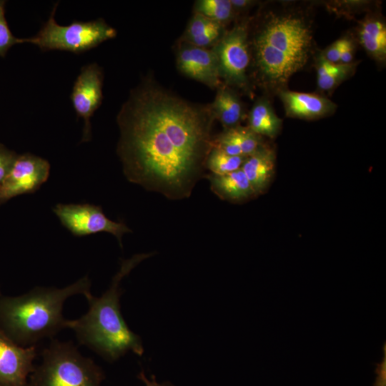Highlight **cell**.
<instances>
[{
    "instance_id": "20",
    "label": "cell",
    "mask_w": 386,
    "mask_h": 386,
    "mask_svg": "<svg viewBox=\"0 0 386 386\" xmlns=\"http://www.w3.org/2000/svg\"><path fill=\"white\" fill-rule=\"evenodd\" d=\"M355 64H334L320 54L317 64V86L322 91L335 89L355 71Z\"/></svg>"
},
{
    "instance_id": "11",
    "label": "cell",
    "mask_w": 386,
    "mask_h": 386,
    "mask_svg": "<svg viewBox=\"0 0 386 386\" xmlns=\"http://www.w3.org/2000/svg\"><path fill=\"white\" fill-rule=\"evenodd\" d=\"M37 355L36 345H19L0 328V386H28Z\"/></svg>"
},
{
    "instance_id": "8",
    "label": "cell",
    "mask_w": 386,
    "mask_h": 386,
    "mask_svg": "<svg viewBox=\"0 0 386 386\" xmlns=\"http://www.w3.org/2000/svg\"><path fill=\"white\" fill-rule=\"evenodd\" d=\"M53 212L61 224L76 237L107 232L116 237L122 247L123 234L132 232L124 222L107 218L100 206L88 203L57 204Z\"/></svg>"
},
{
    "instance_id": "27",
    "label": "cell",
    "mask_w": 386,
    "mask_h": 386,
    "mask_svg": "<svg viewBox=\"0 0 386 386\" xmlns=\"http://www.w3.org/2000/svg\"><path fill=\"white\" fill-rule=\"evenodd\" d=\"M345 41V38H342L335 41L325 49L322 55L325 59L331 63H339Z\"/></svg>"
},
{
    "instance_id": "14",
    "label": "cell",
    "mask_w": 386,
    "mask_h": 386,
    "mask_svg": "<svg viewBox=\"0 0 386 386\" xmlns=\"http://www.w3.org/2000/svg\"><path fill=\"white\" fill-rule=\"evenodd\" d=\"M274 152L262 144L247 156L241 167L257 196L268 187L274 172Z\"/></svg>"
},
{
    "instance_id": "2",
    "label": "cell",
    "mask_w": 386,
    "mask_h": 386,
    "mask_svg": "<svg viewBox=\"0 0 386 386\" xmlns=\"http://www.w3.org/2000/svg\"><path fill=\"white\" fill-rule=\"evenodd\" d=\"M153 254H138L122 262L109 289L99 297L91 293L85 297L88 311L76 320H67L66 328L74 331L78 342L105 360L114 362L131 351L142 356V342L125 322L120 310L122 279L142 260Z\"/></svg>"
},
{
    "instance_id": "4",
    "label": "cell",
    "mask_w": 386,
    "mask_h": 386,
    "mask_svg": "<svg viewBox=\"0 0 386 386\" xmlns=\"http://www.w3.org/2000/svg\"><path fill=\"white\" fill-rule=\"evenodd\" d=\"M312 31L303 16L272 14L253 36L252 51L257 76L269 87H280L306 64Z\"/></svg>"
},
{
    "instance_id": "28",
    "label": "cell",
    "mask_w": 386,
    "mask_h": 386,
    "mask_svg": "<svg viewBox=\"0 0 386 386\" xmlns=\"http://www.w3.org/2000/svg\"><path fill=\"white\" fill-rule=\"evenodd\" d=\"M355 46L351 40L345 38L344 47L342 51V54L340 59L341 64H350L352 63L354 56Z\"/></svg>"
},
{
    "instance_id": "9",
    "label": "cell",
    "mask_w": 386,
    "mask_h": 386,
    "mask_svg": "<svg viewBox=\"0 0 386 386\" xmlns=\"http://www.w3.org/2000/svg\"><path fill=\"white\" fill-rule=\"evenodd\" d=\"M47 160L31 153L17 155L16 160L0 183V204L12 197L37 191L49 176Z\"/></svg>"
},
{
    "instance_id": "22",
    "label": "cell",
    "mask_w": 386,
    "mask_h": 386,
    "mask_svg": "<svg viewBox=\"0 0 386 386\" xmlns=\"http://www.w3.org/2000/svg\"><path fill=\"white\" fill-rule=\"evenodd\" d=\"M194 13L223 25L232 18L234 10L230 0H199L195 3Z\"/></svg>"
},
{
    "instance_id": "16",
    "label": "cell",
    "mask_w": 386,
    "mask_h": 386,
    "mask_svg": "<svg viewBox=\"0 0 386 386\" xmlns=\"http://www.w3.org/2000/svg\"><path fill=\"white\" fill-rule=\"evenodd\" d=\"M213 147L232 156L247 157L263 144L261 136L248 127L240 125L227 129L212 139Z\"/></svg>"
},
{
    "instance_id": "26",
    "label": "cell",
    "mask_w": 386,
    "mask_h": 386,
    "mask_svg": "<svg viewBox=\"0 0 386 386\" xmlns=\"http://www.w3.org/2000/svg\"><path fill=\"white\" fill-rule=\"evenodd\" d=\"M17 155L0 144V183L11 170Z\"/></svg>"
},
{
    "instance_id": "5",
    "label": "cell",
    "mask_w": 386,
    "mask_h": 386,
    "mask_svg": "<svg viewBox=\"0 0 386 386\" xmlns=\"http://www.w3.org/2000/svg\"><path fill=\"white\" fill-rule=\"evenodd\" d=\"M41 356L28 386H101L105 378L102 369L72 342L51 339Z\"/></svg>"
},
{
    "instance_id": "7",
    "label": "cell",
    "mask_w": 386,
    "mask_h": 386,
    "mask_svg": "<svg viewBox=\"0 0 386 386\" xmlns=\"http://www.w3.org/2000/svg\"><path fill=\"white\" fill-rule=\"evenodd\" d=\"M247 24H240L222 34L212 47L216 54L220 79L228 85L246 88L251 53Z\"/></svg>"
},
{
    "instance_id": "1",
    "label": "cell",
    "mask_w": 386,
    "mask_h": 386,
    "mask_svg": "<svg viewBox=\"0 0 386 386\" xmlns=\"http://www.w3.org/2000/svg\"><path fill=\"white\" fill-rule=\"evenodd\" d=\"M214 119L210 106H194L151 84L137 88L117 116L125 177L169 199L189 197L206 175Z\"/></svg>"
},
{
    "instance_id": "19",
    "label": "cell",
    "mask_w": 386,
    "mask_h": 386,
    "mask_svg": "<svg viewBox=\"0 0 386 386\" xmlns=\"http://www.w3.org/2000/svg\"><path fill=\"white\" fill-rule=\"evenodd\" d=\"M282 126V119L266 99H259L252 107L248 117V127L259 136L275 137Z\"/></svg>"
},
{
    "instance_id": "3",
    "label": "cell",
    "mask_w": 386,
    "mask_h": 386,
    "mask_svg": "<svg viewBox=\"0 0 386 386\" xmlns=\"http://www.w3.org/2000/svg\"><path fill=\"white\" fill-rule=\"evenodd\" d=\"M90 287L84 276L63 288L36 287L19 296H0V328L19 345H36L66 329L64 303L75 295L86 297Z\"/></svg>"
},
{
    "instance_id": "23",
    "label": "cell",
    "mask_w": 386,
    "mask_h": 386,
    "mask_svg": "<svg viewBox=\"0 0 386 386\" xmlns=\"http://www.w3.org/2000/svg\"><path fill=\"white\" fill-rule=\"evenodd\" d=\"M5 1L0 0V56H4L10 47L16 44L28 43V38L14 36L9 28L4 15Z\"/></svg>"
},
{
    "instance_id": "13",
    "label": "cell",
    "mask_w": 386,
    "mask_h": 386,
    "mask_svg": "<svg viewBox=\"0 0 386 386\" xmlns=\"http://www.w3.org/2000/svg\"><path fill=\"white\" fill-rule=\"evenodd\" d=\"M279 96L290 117L314 119L328 116L337 108L328 98L315 94L282 90Z\"/></svg>"
},
{
    "instance_id": "29",
    "label": "cell",
    "mask_w": 386,
    "mask_h": 386,
    "mask_svg": "<svg viewBox=\"0 0 386 386\" xmlns=\"http://www.w3.org/2000/svg\"><path fill=\"white\" fill-rule=\"evenodd\" d=\"M384 357L382 362L377 365L376 373L377 374L375 381V386H385V367H386V357H385V344L383 347Z\"/></svg>"
},
{
    "instance_id": "15",
    "label": "cell",
    "mask_w": 386,
    "mask_h": 386,
    "mask_svg": "<svg viewBox=\"0 0 386 386\" xmlns=\"http://www.w3.org/2000/svg\"><path fill=\"white\" fill-rule=\"evenodd\" d=\"M205 177L209 181L211 190L222 199L242 202L257 196L241 168L227 174H209Z\"/></svg>"
},
{
    "instance_id": "6",
    "label": "cell",
    "mask_w": 386,
    "mask_h": 386,
    "mask_svg": "<svg viewBox=\"0 0 386 386\" xmlns=\"http://www.w3.org/2000/svg\"><path fill=\"white\" fill-rule=\"evenodd\" d=\"M57 5L56 3L49 18L39 32L28 38V43L42 51L60 50L80 54L116 36V29L102 19L74 21L69 25H59L54 18Z\"/></svg>"
},
{
    "instance_id": "30",
    "label": "cell",
    "mask_w": 386,
    "mask_h": 386,
    "mask_svg": "<svg viewBox=\"0 0 386 386\" xmlns=\"http://www.w3.org/2000/svg\"><path fill=\"white\" fill-rule=\"evenodd\" d=\"M137 377L142 380L146 386H174L171 382H164L162 383H159L156 380V377L154 375L151 376V380H149L144 372L143 371H141L139 375H137Z\"/></svg>"
},
{
    "instance_id": "31",
    "label": "cell",
    "mask_w": 386,
    "mask_h": 386,
    "mask_svg": "<svg viewBox=\"0 0 386 386\" xmlns=\"http://www.w3.org/2000/svg\"><path fill=\"white\" fill-rule=\"evenodd\" d=\"M234 11L235 10L244 9L249 6L252 1L249 0H230Z\"/></svg>"
},
{
    "instance_id": "18",
    "label": "cell",
    "mask_w": 386,
    "mask_h": 386,
    "mask_svg": "<svg viewBox=\"0 0 386 386\" xmlns=\"http://www.w3.org/2000/svg\"><path fill=\"white\" fill-rule=\"evenodd\" d=\"M213 103L210 105L215 119L225 129L239 125L244 118L242 104L238 96L227 87H219Z\"/></svg>"
},
{
    "instance_id": "10",
    "label": "cell",
    "mask_w": 386,
    "mask_h": 386,
    "mask_svg": "<svg viewBox=\"0 0 386 386\" xmlns=\"http://www.w3.org/2000/svg\"><path fill=\"white\" fill-rule=\"evenodd\" d=\"M103 73L96 63L81 67L73 85L71 101L79 117L84 120L81 142L91 137V118L102 101Z\"/></svg>"
},
{
    "instance_id": "17",
    "label": "cell",
    "mask_w": 386,
    "mask_h": 386,
    "mask_svg": "<svg viewBox=\"0 0 386 386\" xmlns=\"http://www.w3.org/2000/svg\"><path fill=\"white\" fill-rule=\"evenodd\" d=\"M360 43L375 60L383 62L386 59V26L377 17L362 21L358 28Z\"/></svg>"
},
{
    "instance_id": "24",
    "label": "cell",
    "mask_w": 386,
    "mask_h": 386,
    "mask_svg": "<svg viewBox=\"0 0 386 386\" xmlns=\"http://www.w3.org/2000/svg\"><path fill=\"white\" fill-rule=\"evenodd\" d=\"M217 24H220L200 14L194 13L182 38V42H186L191 39L199 36Z\"/></svg>"
},
{
    "instance_id": "21",
    "label": "cell",
    "mask_w": 386,
    "mask_h": 386,
    "mask_svg": "<svg viewBox=\"0 0 386 386\" xmlns=\"http://www.w3.org/2000/svg\"><path fill=\"white\" fill-rule=\"evenodd\" d=\"M247 157L232 156L212 147L206 161V169L213 174L224 175L240 169Z\"/></svg>"
},
{
    "instance_id": "25",
    "label": "cell",
    "mask_w": 386,
    "mask_h": 386,
    "mask_svg": "<svg viewBox=\"0 0 386 386\" xmlns=\"http://www.w3.org/2000/svg\"><path fill=\"white\" fill-rule=\"evenodd\" d=\"M222 26H223L221 24H217L215 26L207 30L203 34L191 39L189 41H186V43H188L194 46L204 49H207L210 46H214L223 34Z\"/></svg>"
},
{
    "instance_id": "12",
    "label": "cell",
    "mask_w": 386,
    "mask_h": 386,
    "mask_svg": "<svg viewBox=\"0 0 386 386\" xmlns=\"http://www.w3.org/2000/svg\"><path fill=\"white\" fill-rule=\"evenodd\" d=\"M177 66L188 77L212 89L220 87L218 61L212 49L200 48L182 42L177 51Z\"/></svg>"
}]
</instances>
